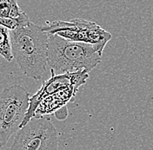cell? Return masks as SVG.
I'll list each match as a JSON object with an SVG mask.
<instances>
[{
    "label": "cell",
    "mask_w": 153,
    "mask_h": 150,
    "mask_svg": "<svg viewBox=\"0 0 153 150\" xmlns=\"http://www.w3.org/2000/svg\"><path fill=\"white\" fill-rule=\"evenodd\" d=\"M78 89L79 87L76 86H69L45 97L38 108L36 116L47 115L58 111L74 98Z\"/></svg>",
    "instance_id": "obj_7"
},
{
    "label": "cell",
    "mask_w": 153,
    "mask_h": 150,
    "mask_svg": "<svg viewBox=\"0 0 153 150\" xmlns=\"http://www.w3.org/2000/svg\"><path fill=\"white\" fill-rule=\"evenodd\" d=\"M13 57L21 71L39 80L48 65L49 33L32 22L25 27L10 30Z\"/></svg>",
    "instance_id": "obj_1"
},
{
    "label": "cell",
    "mask_w": 153,
    "mask_h": 150,
    "mask_svg": "<svg viewBox=\"0 0 153 150\" xmlns=\"http://www.w3.org/2000/svg\"><path fill=\"white\" fill-rule=\"evenodd\" d=\"M25 11L19 7L17 0H0V17L18 18Z\"/></svg>",
    "instance_id": "obj_9"
},
{
    "label": "cell",
    "mask_w": 153,
    "mask_h": 150,
    "mask_svg": "<svg viewBox=\"0 0 153 150\" xmlns=\"http://www.w3.org/2000/svg\"><path fill=\"white\" fill-rule=\"evenodd\" d=\"M0 56L9 63L14 59L12 54L10 30L3 25H0Z\"/></svg>",
    "instance_id": "obj_8"
},
{
    "label": "cell",
    "mask_w": 153,
    "mask_h": 150,
    "mask_svg": "<svg viewBox=\"0 0 153 150\" xmlns=\"http://www.w3.org/2000/svg\"><path fill=\"white\" fill-rule=\"evenodd\" d=\"M31 22L30 21L28 16L25 12L21 17L18 18H1L0 17V25H3L10 30H13L21 27H25Z\"/></svg>",
    "instance_id": "obj_10"
},
{
    "label": "cell",
    "mask_w": 153,
    "mask_h": 150,
    "mask_svg": "<svg viewBox=\"0 0 153 150\" xmlns=\"http://www.w3.org/2000/svg\"><path fill=\"white\" fill-rule=\"evenodd\" d=\"M47 24V26H43V29L49 35H57L68 40L95 44L102 52L112 38L110 32L96 23L82 18L71 19L70 22H48Z\"/></svg>",
    "instance_id": "obj_5"
},
{
    "label": "cell",
    "mask_w": 153,
    "mask_h": 150,
    "mask_svg": "<svg viewBox=\"0 0 153 150\" xmlns=\"http://www.w3.org/2000/svg\"><path fill=\"white\" fill-rule=\"evenodd\" d=\"M102 54L95 44L49 35L48 65L56 75L77 71L90 73L101 63Z\"/></svg>",
    "instance_id": "obj_2"
},
{
    "label": "cell",
    "mask_w": 153,
    "mask_h": 150,
    "mask_svg": "<svg viewBox=\"0 0 153 150\" xmlns=\"http://www.w3.org/2000/svg\"><path fill=\"white\" fill-rule=\"evenodd\" d=\"M10 150H58L57 129L45 115L35 116L17 132Z\"/></svg>",
    "instance_id": "obj_4"
},
{
    "label": "cell",
    "mask_w": 153,
    "mask_h": 150,
    "mask_svg": "<svg viewBox=\"0 0 153 150\" xmlns=\"http://www.w3.org/2000/svg\"><path fill=\"white\" fill-rule=\"evenodd\" d=\"M30 96L19 84L5 88L0 93V148L21 129L29 109Z\"/></svg>",
    "instance_id": "obj_3"
},
{
    "label": "cell",
    "mask_w": 153,
    "mask_h": 150,
    "mask_svg": "<svg viewBox=\"0 0 153 150\" xmlns=\"http://www.w3.org/2000/svg\"><path fill=\"white\" fill-rule=\"evenodd\" d=\"M51 76L47 81L44 82L38 91L33 95L30 96L29 109L21 125V128L25 126L33 117L36 116L37 109L41 102L49 95L54 94L60 89L69 86L81 87L85 84L86 81L89 78V73L86 71H77L73 73H65L56 75L52 70H51Z\"/></svg>",
    "instance_id": "obj_6"
}]
</instances>
